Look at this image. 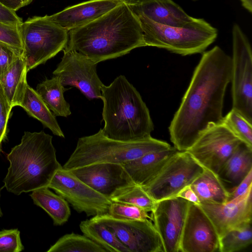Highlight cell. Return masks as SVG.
Returning <instances> with one entry per match:
<instances>
[{"mask_svg":"<svg viewBox=\"0 0 252 252\" xmlns=\"http://www.w3.org/2000/svg\"><path fill=\"white\" fill-rule=\"evenodd\" d=\"M200 202L224 203L227 202L229 192L225 189L218 175L204 169L190 185Z\"/></svg>","mask_w":252,"mask_h":252,"instance_id":"25","label":"cell"},{"mask_svg":"<svg viewBox=\"0 0 252 252\" xmlns=\"http://www.w3.org/2000/svg\"><path fill=\"white\" fill-rule=\"evenodd\" d=\"M63 55L54 76L63 86L76 87L89 99H101L104 85L96 71V63L83 55L65 47Z\"/></svg>","mask_w":252,"mask_h":252,"instance_id":"12","label":"cell"},{"mask_svg":"<svg viewBox=\"0 0 252 252\" xmlns=\"http://www.w3.org/2000/svg\"><path fill=\"white\" fill-rule=\"evenodd\" d=\"M252 223L232 229L220 238L219 252H235L242 250L252 242Z\"/></svg>","mask_w":252,"mask_h":252,"instance_id":"30","label":"cell"},{"mask_svg":"<svg viewBox=\"0 0 252 252\" xmlns=\"http://www.w3.org/2000/svg\"><path fill=\"white\" fill-rule=\"evenodd\" d=\"M189 205V201L175 196L157 201L151 212V220L160 239L163 252H179Z\"/></svg>","mask_w":252,"mask_h":252,"instance_id":"14","label":"cell"},{"mask_svg":"<svg viewBox=\"0 0 252 252\" xmlns=\"http://www.w3.org/2000/svg\"><path fill=\"white\" fill-rule=\"evenodd\" d=\"M103 133L123 141L151 136L154 126L148 108L136 88L124 75L116 77L101 89Z\"/></svg>","mask_w":252,"mask_h":252,"instance_id":"4","label":"cell"},{"mask_svg":"<svg viewBox=\"0 0 252 252\" xmlns=\"http://www.w3.org/2000/svg\"><path fill=\"white\" fill-rule=\"evenodd\" d=\"M69 203L79 213L87 216L108 213L111 200L89 187L70 170L61 166L48 186Z\"/></svg>","mask_w":252,"mask_h":252,"instance_id":"11","label":"cell"},{"mask_svg":"<svg viewBox=\"0 0 252 252\" xmlns=\"http://www.w3.org/2000/svg\"><path fill=\"white\" fill-rule=\"evenodd\" d=\"M24 250L17 228L0 231V252H20Z\"/></svg>","mask_w":252,"mask_h":252,"instance_id":"34","label":"cell"},{"mask_svg":"<svg viewBox=\"0 0 252 252\" xmlns=\"http://www.w3.org/2000/svg\"><path fill=\"white\" fill-rule=\"evenodd\" d=\"M126 0H90L66 7L48 17L68 31L96 19Z\"/></svg>","mask_w":252,"mask_h":252,"instance_id":"18","label":"cell"},{"mask_svg":"<svg viewBox=\"0 0 252 252\" xmlns=\"http://www.w3.org/2000/svg\"><path fill=\"white\" fill-rule=\"evenodd\" d=\"M178 151L172 146L167 149L149 153L123 165L133 183L143 187L157 176Z\"/></svg>","mask_w":252,"mask_h":252,"instance_id":"20","label":"cell"},{"mask_svg":"<svg viewBox=\"0 0 252 252\" xmlns=\"http://www.w3.org/2000/svg\"><path fill=\"white\" fill-rule=\"evenodd\" d=\"M21 25L0 22V42L23 52Z\"/></svg>","mask_w":252,"mask_h":252,"instance_id":"33","label":"cell"},{"mask_svg":"<svg viewBox=\"0 0 252 252\" xmlns=\"http://www.w3.org/2000/svg\"><path fill=\"white\" fill-rule=\"evenodd\" d=\"M115 233L130 252H163L159 235L152 220H129L115 218L109 214L94 216Z\"/></svg>","mask_w":252,"mask_h":252,"instance_id":"13","label":"cell"},{"mask_svg":"<svg viewBox=\"0 0 252 252\" xmlns=\"http://www.w3.org/2000/svg\"><path fill=\"white\" fill-rule=\"evenodd\" d=\"M15 12L0 2V22L16 25L22 24V19L17 16Z\"/></svg>","mask_w":252,"mask_h":252,"instance_id":"38","label":"cell"},{"mask_svg":"<svg viewBox=\"0 0 252 252\" xmlns=\"http://www.w3.org/2000/svg\"><path fill=\"white\" fill-rule=\"evenodd\" d=\"M242 142L221 122L209 126L186 151L203 168L217 175Z\"/></svg>","mask_w":252,"mask_h":252,"instance_id":"10","label":"cell"},{"mask_svg":"<svg viewBox=\"0 0 252 252\" xmlns=\"http://www.w3.org/2000/svg\"><path fill=\"white\" fill-rule=\"evenodd\" d=\"M70 171L89 187L109 199L119 189L134 184L122 164L96 163Z\"/></svg>","mask_w":252,"mask_h":252,"instance_id":"17","label":"cell"},{"mask_svg":"<svg viewBox=\"0 0 252 252\" xmlns=\"http://www.w3.org/2000/svg\"><path fill=\"white\" fill-rule=\"evenodd\" d=\"M28 72L22 55L19 57L0 78V84L12 108L21 106L27 86Z\"/></svg>","mask_w":252,"mask_h":252,"instance_id":"22","label":"cell"},{"mask_svg":"<svg viewBox=\"0 0 252 252\" xmlns=\"http://www.w3.org/2000/svg\"><path fill=\"white\" fill-rule=\"evenodd\" d=\"M30 196L34 204L51 218L54 225H62L68 220L71 214L68 203L61 195L51 191L48 187L34 190Z\"/></svg>","mask_w":252,"mask_h":252,"instance_id":"23","label":"cell"},{"mask_svg":"<svg viewBox=\"0 0 252 252\" xmlns=\"http://www.w3.org/2000/svg\"><path fill=\"white\" fill-rule=\"evenodd\" d=\"M47 252H106L102 247L85 236L66 234L51 246Z\"/></svg>","mask_w":252,"mask_h":252,"instance_id":"29","label":"cell"},{"mask_svg":"<svg viewBox=\"0 0 252 252\" xmlns=\"http://www.w3.org/2000/svg\"><path fill=\"white\" fill-rule=\"evenodd\" d=\"M222 123L243 143L252 147V123L232 108L223 116Z\"/></svg>","mask_w":252,"mask_h":252,"instance_id":"31","label":"cell"},{"mask_svg":"<svg viewBox=\"0 0 252 252\" xmlns=\"http://www.w3.org/2000/svg\"><path fill=\"white\" fill-rule=\"evenodd\" d=\"M22 55V51L0 42V78Z\"/></svg>","mask_w":252,"mask_h":252,"instance_id":"35","label":"cell"},{"mask_svg":"<svg viewBox=\"0 0 252 252\" xmlns=\"http://www.w3.org/2000/svg\"><path fill=\"white\" fill-rule=\"evenodd\" d=\"M242 6L248 12H252V0H240Z\"/></svg>","mask_w":252,"mask_h":252,"instance_id":"41","label":"cell"},{"mask_svg":"<svg viewBox=\"0 0 252 252\" xmlns=\"http://www.w3.org/2000/svg\"><path fill=\"white\" fill-rule=\"evenodd\" d=\"M203 169L187 151H178L157 176L142 187L156 202L175 197L191 185Z\"/></svg>","mask_w":252,"mask_h":252,"instance_id":"9","label":"cell"},{"mask_svg":"<svg viewBox=\"0 0 252 252\" xmlns=\"http://www.w3.org/2000/svg\"><path fill=\"white\" fill-rule=\"evenodd\" d=\"M176 196L180 197L197 205H199L200 203L199 199L192 189L190 185L183 188Z\"/></svg>","mask_w":252,"mask_h":252,"instance_id":"39","label":"cell"},{"mask_svg":"<svg viewBox=\"0 0 252 252\" xmlns=\"http://www.w3.org/2000/svg\"><path fill=\"white\" fill-rule=\"evenodd\" d=\"M252 187V170L243 179L240 184L229 193L227 201L236 199L244 195Z\"/></svg>","mask_w":252,"mask_h":252,"instance_id":"37","label":"cell"},{"mask_svg":"<svg viewBox=\"0 0 252 252\" xmlns=\"http://www.w3.org/2000/svg\"><path fill=\"white\" fill-rule=\"evenodd\" d=\"M219 236L209 218L199 205L189 202L179 252H219Z\"/></svg>","mask_w":252,"mask_h":252,"instance_id":"15","label":"cell"},{"mask_svg":"<svg viewBox=\"0 0 252 252\" xmlns=\"http://www.w3.org/2000/svg\"><path fill=\"white\" fill-rule=\"evenodd\" d=\"M109 199L112 202L136 206L148 212H152L156 203L142 187L134 183L119 189Z\"/></svg>","mask_w":252,"mask_h":252,"instance_id":"28","label":"cell"},{"mask_svg":"<svg viewBox=\"0 0 252 252\" xmlns=\"http://www.w3.org/2000/svg\"><path fill=\"white\" fill-rule=\"evenodd\" d=\"M22 56L28 71L55 56L65 47L68 31L48 15L29 18L20 26Z\"/></svg>","mask_w":252,"mask_h":252,"instance_id":"7","label":"cell"},{"mask_svg":"<svg viewBox=\"0 0 252 252\" xmlns=\"http://www.w3.org/2000/svg\"><path fill=\"white\" fill-rule=\"evenodd\" d=\"M32 0H0L2 4L15 11L29 4Z\"/></svg>","mask_w":252,"mask_h":252,"instance_id":"40","label":"cell"},{"mask_svg":"<svg viewBox=\"0 0 252 252\" xmlns=\"http://www.w3.org/2000/svg\"><path fill=\"white\" fill-rule=\"evenodd\" d=\"M12 109L0 84V151L1 143L6 137L7 124Z\"/></svg>","mask_w":252,"mask_h":252,"instance_id":"36","label":"cell"},{"mask_svg":"<svg viewBox=\"0 0 252 252\" xmlns=\"http://www.w3.org/2000/svg\"><path fill=\"white\" fill-rule=\"evenodd\" d=\"M127 1L134 13L143 15L159 24L181 27L194 18L172 0H127Z\"/></svg>","mask_w":252,"mask_h":252,"instance_id":"19","label":"cell"},{"mask_svg":"<svg viewBox=\"0 0 252 252\" xmlns=\"http://www.w3.org/2000/svg\"><path fill=\"white\" fill-rule=\"evenodd\" d=\"M252 170V147L242 142L224 163L217 175L230 193Z\"/></svg>","mask_w":252,"mask_h":252,"instance_id":"21","label":"cell"},{"mask_svg":"<svg viewBox=\"0 0 252 252\" xmlns=\"http://www.w3.org/2000/svg\"><path fill=\"white\" fill-rule=\"evenodd\" d=\"M252 187L243 195L224 203L201 202L199 206L213 224L219 238L252 223Z\"/></svg>","mask_w":252,"mask_h":252,"instance_id":"16","label":"cell"},{"mask_svg":"<svg viewBox=\"0 0 252 252\" xmlns=\"http://www.w3.org/2000/svg\"><path fill=\"white\" fill-rule=\"evenodd\" d=\"M117 218L144 221L151 220V216L144 209L136 206L112 202L108 213Z\"/></svg>","mask_w":252,"mask_h":252,"instance_id":"32","label":"cell"},{"mask_svg":"<svg viewBox=\"0 0 252 252\" xmlns=\"http://www.w3.org/2000/svg\"><path fill=\"white\" fill-rule=\"evenodd\" d=\"M79 227L83 235L100 246L106 252H130L114 232L101 223L90 219L82 221Z\"/></svg>","mask_w":252,"mask_h":252,"instance_id":"27","label":"cell"},{"mask_svg":"<svg viewBox=\"0 0 252 252\" xmlns=\"http://www.w3.org/2000/svg\"><path fill=\"white\" fill-rule=\"evenodd\" d=\"M21 106L30 116L40 121L54 135L65 137L55 116L36 91L29 85L27 87Z\"/></svg>","mask_w":252,"mask_h":252,"instance_id":"24","label":"cell"},{"mask_svg":"<svg viewBox=\"0 0 252 252\" xmlns=\"http://www.w3.org/2000/svg\"><path fill=\"white\" fill-rule=\"evenodd\" d=\"M53 137L42 130L25 131L21 142L7 156L9 162L3 187L16 195L47 187L62 166L57 159Z\"/></svg>","mask_w":252,"mask_h":252,"instance_id":"3","label":"cell"},{"mask_svg":"<svg viewBox=\"0 0 252 252\" xmlns=\"http://www.w3.org/2000/svg\"><path fill=\"white\" fill-rule=\"evenodd\" d=\"M231 66V57L218 46L203 53L169 126L178 151H187L209 126L222 122Z\"/></svg>","mask_w":252,"mask_h":252,"instance_id":"1","label":"cell"},{"mask_svg":"<svg viewBox=\"0 0 252 252\" xmlns=\"http://www.w3.org/2000/svg\"><path fill=\"white\" fill-rule=\"evenodd\" d=\"M3 215L2 212L0 207V217H1Z\"/></svg>","mask_w":252,"mask_h":252,"instance_id":"42","label":"cell"},{"mask_svg":"<svg viewBox=\"0 0 252 252\" xmlns=\"http://www.w3.org/2000/svg\"><path fill=\"white\" fill-rule=\"evenodd\" d=\"M135 14L141 23L146 46L164 49L182 56L203 53L218 35V29L203 18L194 17L183 26L173 27Z\"/></svg>","mask_w":252,"mask_h":252,"instance_id":"6","label":"cell"},{"mask_svg":"<svg viewBox=\"0 0 252 252\" xmlns=\"http://www.w3.org/2000/svg\"><path fill=\"white\" fill-rule=\"evenodd\" d=\"M193 0L196 1V0Z\"/></svg>","mask_w":252,"mask_h":252,"instance_id":"43","label":"cell"},{"mask_svg":"<svg viewBox=\"0 0 252 252\" xmlns=\"http://www.w3.org/2000/svg\"><path fill=\"white\" fill-rule=\"evenodd\" d=\"M232 108L252 123V50L249 39L239 25L232 30Z\"/></svg>","mask_w":252,"mask_h":252,"instance_id":"8","label":"cell"},{"mask_svg":"<svg viewBox=\"0 0 252 252\" xmlns=\"http://www.w3.org/2000/svg\"><path fill=\"white\" fill-rule=\"evenodd\" d=\"M64 87L56 76L46 79L36 87V92L55 116L67 117L71 113L63 96L66 91Z\"/></svg>","mask_w":252,"mask_h":252,"instance_id":"26","label":"cell"},{"mask_svg":"<svg viewBox=\"0 0 252 252\" xmlns=\"http://www.w3.org/2000/svg\"><path fill=\"white\" fill-rule=\"evenodd\" d=\"M172 146L151 136L139 140L123 141L106 136L102 129L78 139L74 151L63 167L71 170L91 164L108 162L124 165L150 152Z\"/></svg>","mask_w":252,"mask_h":252,"instance_id":"5","label":"cell"},{"mask_svg":"<svg viewBox=\"0 0 252 252\" xmlns=\"http://www.w3.org/2000/svg\"><path fill=\"white\" fill-rule=\"evenodd\" d=\"M127 0L96 19L68 31L65 47L98 63L146 46L140 20Z\"/></svg>","mask_w":252,"mask_h":252,"instance_id":"2","label":"cell"}]
</instances>
